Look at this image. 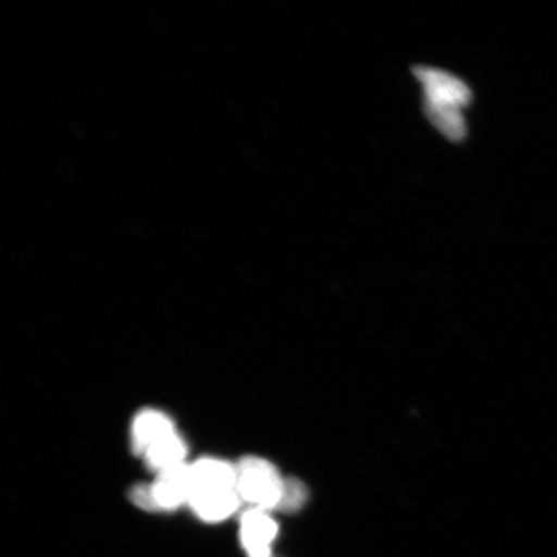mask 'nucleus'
<instances>
[{"instance_id": "obj_1", "label": "nucleus", "mask_w": 557, "mask_h": 557, "mask_svg": "<svg viewBox=\"0 0 557 557\" xmlns=\"http://www.w3.org/2000/svg\"><path fill=\"white\" fill-rule=\"evenodd\" d=\"M423 89V110L428 120L453 143L468 136L463 110L472 101L471 89L456 75L429 66L413 67Z\"/></svg>"}, {"instance_id": "obj_2", "label": "nucleus", "mask_w": 557, "mask_h": 557, "mask_svg": "<svg viewBox=\"0 0 557 557\" xmlns=\"http://www.w3.org/2000/svg\"><path fill=\"white\" fill-rule=\"evenodd\" d=\"M236 490L242 503L268 512L278 511L288 479H284L273 463L261 457H244L236 463Z\"/></svg>"}, {"instance_id": "obj_3", "label": "nucleus", "mask_w": 557, "mask_h": 557, "mask_svg": "<svg viewBox=\"0 0 557 557\" xmlns=\"http://www.w3.org/2000/svg\"><path fill=\"white\" fill-rule=\"evenodd\" d=\"M190 465L183 463L159 472L154 483L132 487V503L145 511H173L189 504Z\"/></svg>"}, {"instance_id": "obj_4", "label": "nucleus", "mask_w": 557, "mask_h": 557, "mask_svg": "<svg viewBox=\"0 0 557 557\" xmlns=\"http://www.w3.org/2000/svg\"><path fill=\"white\" fill-rule=\"evenodd\" d=\"M278 532L277 522L268 511L249 508L240 521V541L248 557H273L271 545Z\"/></svg>"}, {"instance_id": "obj_5", "label": "nucleus", "mask_w": 557, "mask_h": 557, "mask_svg": "<svg viewBox=\"0 0 557 557\" xmlns=\"http://www.w3.org/2000/svg\"><path fill=\"white\" fill-rule=\"evenodd\" d=\"M191 496L198 492L236 490V465L219 458H201L190 465ZM190 496V497H191Z\"/></svg>"}, {"instance_id": "obj_6", "label": "nucleus", "mask_w": 557, "mask_h": 557, "mask_svg": "<svg viewBox=\"0 0 557 557\" xmlns=\"http://www.w3.org/2000/svg\"><path fill=\"white\" fill-rule=\"evenodd\" d=\"M176 426L169 414L160 412L157 409H146L135 417L132 423V449L135 455L144 456L151 445L162 441V438L176 433Z\"/></svg>"}, {"instance_id": "obj_7", "label": "nucleus", "mask_w": 557, "mask_h": 557, "mask_svg": "<svg viewBox=\"0 0 557 557\" xmlns=\"http://www.w3.org/2000/svg\"><path fill=\"white\" fill-rule=\"evenodd\" d=\"M242 504L238 490H222L194 493L187 506L200 520L220 522L238 511Z\"/></svg>"}, {"instance_id": "obj_8", "label": "nucleus", "mask_w": 557, "mask_h": 557, "mask_svg": "<svg viewBox=\"0 0 557 557\" xmlns=\"http://www.w3.org/2000/svg\"><path fill=\"white\" fill-rule=\"evenodd\" d=\"M187 455V445L184 437L177 431L162 441L151 445V447L144 453L146 466L157 473L166 469L174 468V466L185 463Z\"/></svg>"}, {"instance_id": "obj_9", "label": "nucleus", "mask_w": 557, "mask_h": 557, "mask_svg": "<svg viewBox=\"0 0 557 557\" xmlns=\"http://www.w3.org/2000/svg\"><path fill=\"white\" fill-rule=\"evenodd\" d=\"M308 487L299 482V480L290 478L287 480V487H285L283 503L278 511L287 513L297 512L308 503Z\"/></svg>"}]
</instances>
